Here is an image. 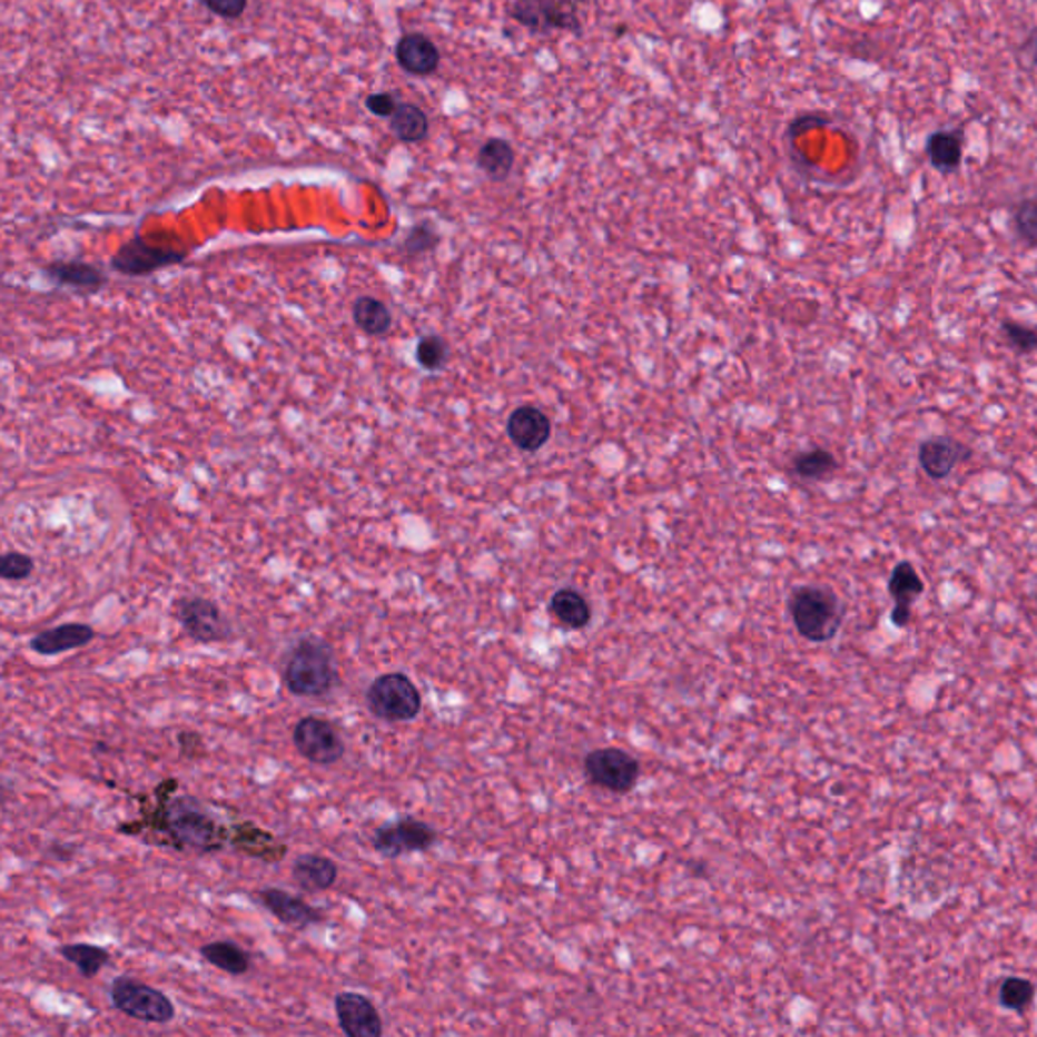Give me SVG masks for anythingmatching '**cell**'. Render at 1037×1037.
I'll list each match as a JSON object with an SVG mask.
<instances>
[{
    "instance_id": "cell-1",
    "label": "cell",
    "mask_w": 1037,
    "mask_h": 1037,
    "mask_svg": "<svg viewBox=\"0 0 1037 1037\" xmlns=\"http://www.w3.org/2000/svg\"><path fill=\"white\" fill-rule=\"evenodd\" d=\"M284 683L296 698H325L338 685V669L330 644L318 636H303L284 661Z\"/></svg>"
},
{
    "instance_id": "cell-2",
    "label": "cell",
    "mask_w": 1037,
    "mask_h": 1037,
    "mask_svg": "<svg viewBox=\"0 0 1037 1037\" xmlns=\"http://www.w3.org/2000/svg\"><path fill=\"white\" fill-rule=\"evenodd\" d=\"M790 621L809 643H829L841 631L846 609L831 587L804 584L790 592Z\"/></svg>"
},
{
    "instance_id": "cell-3",
    "label": "cell",
    "mask_w": 1037,
    "mask_h": 1037,
    "mask_svg": "<svg viewBox=\"0 0 1037 1037\" xmlns=\"http://www.w3.org/2000/svg\"><path fill=\"white\" fill-rule=\"evenodd\" d=\"M162 829L179 849L211 853L221 849V824L192 797H177L162 812Z\"/></svg>"
},
{
    "instance_id": "cell-4",
    "label": "cell",
    "mask_w": 1037,
    "mask_h": 1037,
    "mask_svg": "<svg viewBox=\"0 0 1037 1037\" xmlns=\"http://www.w3.org/2000/svg\"><path fill=\"white\" fill-rule=\"evenodd\" d=\"M365 703L382 722H412L422 711V693L404 673H385L373 679L365 693Z\"/></svg>"
},
{
    "instance_id": "cell-5",
    "label": "cell",
    "mask_w": 1037,
    "mask_h": 1037,
    "mask_svg": "<svg viewBox=\"0 0 1037 1037\" xmlns=\"http://www.w3.org/2000/svg\"><path fill=\"white\" fill-rule=\"evenodd\" d=\"M108 995L113 1009L136 1021L162 1026L172 1021L177 1015L175 1005L165 992L125 975L110 982Z\"/></svg>"
},
{
    "instance_id": "cell-6",
    "label": "cell",
    "mask_w": 1037,
    "mask_h": 1037,
    "mask_svg": "<svg viewBox=\"0 0 1037 1037\" xmlns=\"http://www.w3.org/2000/svg\"><path fill=\"white\" fill-rule=\"evenodd\" d=\"M511 19L533 33H580L582 21L575 0H513Z\"/></svg>"
},
{
    "instance_id": "cell-7",
    "label": "cell",
    "mask_w": 1037,
    "mask_h": 1037,
    "mask_svg": "<svg viewBox=\"0 0 1037 1037\" xmlns=\"http://www.w3.org/2000/svg\"><path fill=\"white\" fill-rule=\"evenodd\" d=\"M584 774L594 787L626 794L641 778V764L621 748H597L584 758Z\"/></svg>"
},
{
    "instance_id": "cell-8",
    "label": "cell",
    "mask_w": 1037,
    "mask_h": 1037,
    "mask_svg": "<svg viewBox=\"0 0 1037 1037\" xmlns=\"http://www.w3.org/2000/svg\"><path fill=\"white\" fill-rule=\"evenodd\" d=\"M175 619L197 643H224L231 636V624L209 597H179L175 602Z\"/></svg>"
},
{
    "instance_id": "cell-9",
    "label": "cell",
    "mask_w": 1037,
    "mask_h": 1037,
    "mask_svg": "<svg viewBox=\"0 0 1037 1037\" xmlns=\"http://www.w3.org/2000/svg\"><path fill=\"white\" fill-rule=\"evenodd\" d=\"M294 748L316 767H333L345 755V742L335 723L318 715H306L294 725Z\"/></svg>"
},
{
    "instance_id": "cell-10",
    "label": "cell",
    "mask_w": 1037,
    "mask_h": 1037,
    "mask_svg": "<svg viewBox=\"0 0 1037 1037\" xmlns=\"http://www.w3.org/2000/svg\"><path fill=\"white\" fill-rule=\"evenodd\" d=\"M436 841H438L436 829L414 817L382 824L373 831L372 837L373 849L387 859L428 851L429 847L436 846Z\"/></svg>"
},
{
    "instance_id": "cell-11",
    "label": "cell",
    "mask_w": 1037,
    "mask_h": 1037,
    "mask_svg": "<svg viewBox=\"0 0 1037 1037\" xmlns=\"http://www.w3.org/2000/svg\"><path fill=\"white\" fill-rule=\"evenodd\" d=\"M185 259H187V251L152 246L140 234H136L113 254L110 268L122 276L140 278V276H150L155 271L182 264Z\"/></svg>"
},
{
    "instance_id": "cell-12",
    "label": "cell",
    "mask_w": 1037,
    "mask_h": 1037,
    "mask_svg": "<svg viewBox=\"0 0 1037 1037\" xmlns=\"http://www.w3.org/2000/svg\"><path fill=\"white\" fill-rule=\"evenodd\" d=\"M338 1027L347 1037H382L384 1021L369 997L357 991H340L335 997Z\"/></svg>"
},
{
    "instance_id": "cell-13",
    "label": "cell",
    "mask_w": 1037,
    "mask_h": 1037,
    "mask_svg": "<svg viewBox=\"0 0 1037 1037\" xmlns=\"http://www.w3.org/2000/svg\"><path fill=\"white\" fill-rule=\"evenodd\" d=\"M505 429L517 451L535 454L552 441L553 424L542 407L518 406L507 417Z\"/></svg>"
},
{
    "instance_id": "cell-14",
    "label": "cell",
    "mask_w": 1037,
    "mask_h": 1037,
    "mask_svg": "<svg viewBox=\"0 0 1037 1037\" xmlns=\"http://www.w3.org/2000/svg\"><path fill=\"white\" fill-rule=\"evenodd\" d=\"M972 456L970 446L952 436H932L920 442L918 464L922 473L932 481H945L957 471V466Z\"/></svg>"
},
{
    "instance_id": "cell-15",
    "label": "cell",
    "mask_w": 1037,
    "mask_h": 1037,
    "mask_svg": "<svg viewBox=\"0 0 1037 1037\" xmlns=\"http://www.w3.org/2000/svg\"><path fill=\"white\" fill-rule=\"evenodd\" d=\"M888 594L893 600L891 624L896 629H906L912 622L913 602L925 594V580L920 577L910 560H900L891 567Z\"/></svg>"
},
{
    "instance_id": "cell-16",
    "label": "cell",
    "mask_w": 1037,
    "mask_h": 1037,
    "mask_svg": "<svg viewBox=\"0 0 1037 1037\" xmlns=\"http://www.w3.org/2000/svg\"><path fill=\"white\" fill-rule=\"evenodd\" d=\"M43 276L57 288L78 294H96L108 286V274L102 266L81 259H56L43 268Z\"/></svg>"
},
{
    "instance_id": "cell-17",
    "label": "cell",
    "mask_w": 1037,
    "mask_h": 1037,
    "mask_svg": "<svg viewBox=\"0 0 1037 1037\" xmlns=\"http://www.w3.org/2000/svg\"><path fill=\"white\" fill-rule=\"evenodd\" d=\"M258 900L271 916H276L283 925L305 930L308 926L318 925L325 920V913L316 910L315 906L305 902L303 898L293 896L283 888H261L256 891Z\"/></svg>"
},
{
    "instance_id": "cell-18",
    "label": "cell",
    "mask_w": 1037,
    "mask_h": 1037,
    "mask_svg": "<svg viewBox=\"0 0 1037 1037\" xmlns=\"http://www.w3.org/2000/svg\"><path fill=\"white\" fill-rule=\"evenodd\" d=\"M395 61L409 76L428 78L441 68V49L424 33L402 34L395 46Z\"/></svg>"
},
{
    "instance_id": "cell-19",
    "label": "cell",
    "mask_w": 1037,
    "mask_h": 1037,
    "mask_svg": "<svg viewBox=\"0 0 1037 1037\" xmlns=\"http://www.w3.org/2000/svg\"><path fill=\"white\" fill-rule=\"evenodd\" d=\"M93 639H96V631L90 624L68 622V624H59V626L34 634L29 644H31L33 653L43 654V656H56V654L73 651V649H83Z\"/></svg>"
},
{
    "instance_id": "cell-20",
    "label": "cell",
    "mask_w": 1037,
    "mask_h": 1037,
    "mask_svg": "<svg viewBox=\"0 0 1037 1037\" xmlns=\"http://www.w3.org/2000/svg\"><path fill=\"white\" fill-rule=\"evenodd\" d=\"M293 881L303 891L318 893L327 891L337 883L338 866L327 856L303 853L293 861Z\"/></svg>"
},
{
    "instance_id": "cell-21",
    "label": "cell",
    "mask_w": 1037,
    "mask_h": 1037,
    "mask_svg": "<svg viewBox=\"0 0 1037 1037\" xmlns=\"http://www.w3.org/2000/svg\"><path fill=\"white\" fill-rule=\"evenodd\" d=\"M926 157L930 167L940 175L959 172L965 157V132L960 128L936 130L926 138Z\"/></svg>"
},
{
    "instance_id": "cell-22",
    "label": "cell",
    "mask_w": 1037,
    "mask_h": 1037,
    "mask_svg": "<svg viewBox=\"0 0 1037 1037\" xmlns=\"http://www.w3.org/2000/svg\"><path fill=\"white\" fill-rule=\"evenodd\" d=\"M553 619L570 631H582L592 621L590 602L575 587H560L550 600Z\"/></svg>"
},
{
    "instance_id": "cell-23",
    "label": "cell",
    "mask_w": 1037,
    "mask_h": 1037,
    "mask_svg": "<svg viewBox=\"0 0 1037 1037\" xmlns=\"http://www.w3.org/2000/svg\"><path fill=\"white\" fill-rule=\"evenodd\" d=\"M350 316L355 327L369 337H385L394 327V316L384 300L363 294L353 300Z\"/></svg>"
},
{
    "instance_id": "cell-24",
    "label": "cell",
    "mask_w": 1037,
    "mask_h": 1037,
    "mask_svg": "<svg viewBox=\"0 0 1037 1037\" xmlns=\"http://www.w3.org/2000/svg\"><path fill=\"white\" fill-rule=\"evenodd\" d=\"M476 165L486 179L505 182L515 167V148L505 138H488L476 152Z\"/></svg>"
},
{
    "instance_id": "cell-25",
    "label": "cell",
    "mask_w": 1037,
    "mask_h": 1037,
    "mask_svg": "<svg viewBox=\"0 0 1037 1037\" xmlns=\"http://www.w3.org/2000/svg\"><path fill=\"white\" fill-rule=\"evenodd\" d=\"M201 957L215 969L224 970L231 977H244L251 969V955L246 948L231 940H215L201 947Z\"/></svg>"
},
{
    "instance_id": "cell-26",
    "label": "cell",
    "mask_w": 1037,
    "mask_h": 1037,
    "mask_svg": "<svg viewBox=\"0 0 1037 1037\" xmlns=\"http://www.w3.org/2000/svg\"><path fill=\"white\" fill-rule=\"evenodd\" d=\"M392 135L406 145H416L428 138L429 118L419 106L409 102H399L394 116L389 118Z\"/></svg>"
},
{
    "instance_id": "cell-27",
    "label": "cell",
    "mask_w": 1037,
    "mask_h": 1037,
    "mask_svg": "<svg viewBox=\"0 0 1037 1037\" xmlns=\"http://www.w3.org/2000/svg\"><path fill=\"white\" fill-rule=\"evenodd\" d=\"M57 952L68 962H71L83 979L98 977V972L110 962V952L106 948L88 945V942L63 945V947L57 948Z\"/></svg>"
},
{
    "instance_id": "cell-28",
    "label": "cell",
    "mask_w": 1037,
    "mask_h": 1037,
    "mask_svg": "<svg viewBox=\"0 0 1037 1037\" xmlns=\"http://www.w3.org/2000/svg\"><path fill=\"white\" fill-rule=\"evenodd\" d=\"M839 468V461L833 452L827 448H811L799 452L792 458V473L801 476L802 481H824Z\"/></svg>"
},
{
    "instance_id": "cell-29",
    "label": "cell",
    "mask_w": 1037,
    "mask_h": 1037,
    "mask_svg": "<svg viewBox=\"0 0 1037 1037\" xmlns=\"http://www.w3.org/2000/svg\"><path fill=\"white\" fill-rule=\"evenodd\" d=\"M1011 229L1027 248H1037V197H1027L1015 205Z\"/></svg>"
},
{
    "instance_id": "cell-30",
    "label": "cell",
    "mask_w": 1037,
    "mask_h": 1037,
    "mask_svg": "<svg viewBox=\"0 0 1037 1037\" xmlns=\"http://www.w3.org/2000/svg\"><path fill=\"white\" fill-rule=\"evenodd\" d=\"M438 244H441V234L436 231V227L429 221H419L416 226L409 227V231L399 246V251L406 258H419L438 248Z\"/></svg>"
},
{
    "instance_id": "cell-31",
    "label": "cell",
    "mask_w": 1037,
    "mask_h": 1037,
    "mask_svg": "<svg viewBox=\"0 0 1037 1037\" xmlns=\"http://www.w3.org/2000/svg\"><path fill=\"white\" fill-rule=\"evenodd\" d=\"M451 357V347L441 335H426L416 343V362L424 372H441Z\"/></svg>"
},
{
    "instance_id": "cell-32",
    "label": "cell",
    "mask_w": 1037,
    "mask_h": 1037,
    "mask_svg": "<svg viewBox=\"0 0 1037 1037\" xmlns=\"http://www.w3.org/2000/svg\"><path fill=\"white\" fill-rule=\"evenodd\" d=\"M1036 997V985L1024 977L1005 979L999 989V1004L1011 1011H1024Z\"/></svg>"
},
{
    "instance_id": "cell-33",
    "label": "cell",
    "mask_w": 1037,
    "mask_h": 1037,
    "mask_svg": "<svg viewBox=\"0 0 1037 1037\" xmlns=\"http://www.w3.org/2000/svg\"><path fill=\"white\" fill-rule=\"evenodd\" d=\"M1001 335H1004L1007 345L1019 353V355H1031L1037 353V327L1019 323L1014 318H1005L1001 323Z\"/></svg>"
},
{
    "instance_id": "cell-34",
    "label": "cell",
    "mask_w": 1037,
    "mask_h": 1037,
    "mask_svg": "<svg viewBox=\"0 0 1037 1037\" xmlns=\"http://www.w3.org/2000/svg\"><path fill=\"white\" fill-rule=\"evenodd\" d=\"M34 572V560L29 553L7 552L0 557V577L7 582H23Z\"/></svg>"
},
{
    "instance_id": "cell-35",
    "label": "cell",
    "mask_w": 1037,
    "mask_h": 1037,
    "mask_svg": "<svg viewBox=\"0 0 1037 1037\" xmlns=\"http://www.w3.org/2000/svg\"><path fill=\"white\" fill-rule=\"evenodd\" d=\"M397 106H399V102H397V98L392 91H375V93H369L365 98V108L375 118H387L389 120L397 110Z\"/></svg>"
},
{
    "instance_id": "cell-36",
    "label": "cell",
    "mask_w": 1037,
    "mask_h": 1037,
    "mask_svg": "<svg viewBox=\"0 0 1037 1037\" xmlns=\"http://www.w3.org/2000/svg\"><path fill=\"white\" fill-rule=\"evenodd\" d=\"M201 2L217 17L227 19V21H237L248 9L249 0H201Z\"/></svg>"
},
{
    "instance_id": "cell-37",
    "label": "cell",
    "mask_w": 1037,
    "mask_h": 1037,
    "mask_svg": "<svg viewBox=\"0 0 1037 1037\" xmlns=\"http://www.w3.org/2000/svg\"><path fill=\"white\" fill-rule=\"evenodd\" d=\"M831 125L829 118H824L821 113H802L799 118H794L790 122L789 128H787V136L790 140L799 138V136L809 132V130H814V128H823V126Z\"/></svg>"
},
{
    "instance_id": "cell-38",
    "label": "cell",
    "mask_w": 1037,
    "mask_h": 1037,
    "mask_svg": "<svg viewBox=\"0 0 1037 1037\" xmlns=\"http://www.w3.org/2000/svg\"><path fill=\"white\" fill-rule=\"evenodd\" d=\"M1024 49H1026V51H1029V56H1031V61H1034V63H1036L1037 66V29L1036 31H1034V33H1031V37H1029V41H1027L1026 47H1024Z\"/></svg>"
},
{
    "instance_id": "cell-39",
    "label": "cell",
    "mask_w": 1037,
    "mask_h": 1037,
    "mask_svg": "<svg viewBox=\"0 0 1037 1037\" xmlns=\"http://www.w3.org/2000/svg\"><path fill=\"white\" fill-rule=\"evenodd\" d=\"M96 752H110V748L103 744V742H98V744H96Z\"/></svg>"
}]
</instances>
